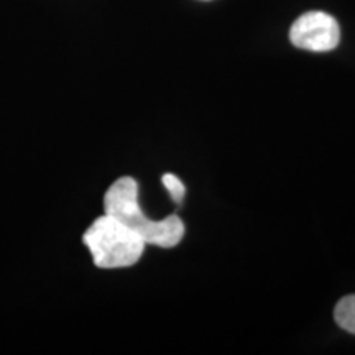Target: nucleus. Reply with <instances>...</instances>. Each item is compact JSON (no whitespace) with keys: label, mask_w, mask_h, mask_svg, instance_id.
I'll list each match as a JSON object with an SVG mask.
<instances>
[{"label":"nucleus","mask_w":355,"mask_h":355,"mask_svg":"<svg viewBox=\"0 0 355 355\" xmlns=\"http://www.w3.org/2000/svg\"><path fill=\"white\" fill-rule=\"evenodd\" d=\"M105 214L115 217L141 237L146 245L176 247L184 235V224L176 214L162 220L148 219L139 202V184L130 176L119 178L104 196Z\"/></svg>","instance_id":"1"},{"label":"nucleus","mask_w":355,"mask_h":355,"mask_svg":"<svg viewBox=\"0 0 355 355\" xmlns=\"http://www.w3.org/2000/svg\"><path fill=\"white\" fill-rule=\"evenodd\" d=\"M83 242L91 252L94 265L105 270L135 265L146 245L141 237L109 214L97 217L89 225Z\"/></svg>","instance_id":"2"},{"label":"nucleus","mask_w":355,"mask_h":355,"mask_svg":"<svg viewBox=\"0 0 355 355\" xmlns=\"http://www.w3.org/2000/svg\"><path fill=\"white\" fill-rule=\"evenodd\" d=\"M339 40V24L334 17L324 12L304 13L290 28V42L301 50L326 53L334 50Z\"/></svg>","instance_id":"3"},{"label":"nucleus","mask_w":355,"mask_h":355,"mask_svg":"<svg viewBox=\"0 0 355 355\" xmlns=\"http://www.w3.org/2000/svg\"><path fill=\"white\" fill-rule=\"evenodd\" d=\"M334 319L337 326L343 327L344 331L355 336V293L354 295L344 296L339 303L336 304Z\"/></svg>","instance_id":"4"},{"label":"nucleus","mask_w":355,"mask_h":355,"mask_svg":"<svg viewBox=\"0 0 355 355\" xmlns=\"http://www.w3.org/2000/svg\"><path fill=\"white\" fill-rule=\"evenodd\" d=\"M162 181H163V184H165V188L168 189V193H170L173 201L178 204L183 201V198L186 194V188H184V184L181 183L180 178H178L176 175H170V173H166V175H163Z\"/></svg>","instance_id":"5"}]
</instances>
